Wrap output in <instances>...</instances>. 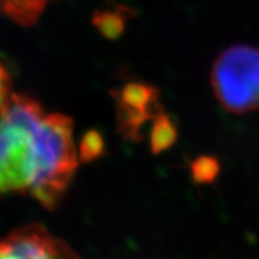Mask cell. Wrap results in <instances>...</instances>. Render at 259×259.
Instances as JSON below:
<instances>
[{
    "instance_id": "obj_1",
    "label": "cell",
    "mask_w": 259,
    "mask_h": 259,
    "mask_svg": "<svg viewBox=\"0 0 259 259\" xmlns=\"http://www.w3.org/2000/svg\"><path fill=\"white\" fill-rule=\"evenodd\" d=\"M73 120L12 94L0 113V194H28L57 208L78 168Z\"/></svg>"
},
{
    "instance_id": "obj_2",
    "label": "cell",
    "mask_w": 259,
    "mask_h": 259,
    "mask_svg": "<svg viewBox=\"0 0 259 259\" xmlns=\"http://www.w3.org/2000/svg\"><path fill=\"white\" fill-rule=\"evenodd\" d=\"M210 85L215 99L230 114L259 109V48L234 45L220 53L211 66Z\"/></svg>"
},
{
    "instance_id": "obj_3",
    "label": "cell",
    "mask_w": 259,
    "mask_h": 259,
    "mask_svg": "<svg viewBox=\"0 0 259 259\" xmlns=\"http://www.w3.org/2000/svg\"><path fill=\"white\" fill-rule=\"evenodd\" d=\"M0 259H82L74 250L38 224L15 229L0 239Z\"/></svg>"
},
{
    "instance_id": "obj_4",
    "label": "cell",
    "mask_w": 259,
    "mask_h": 259,
    "mask_svg": "<svg viewBox=\"0 0 259 259\" xmlns=\"http://www.w3.org/2000/svg\"><path fill=\"white\" fill-rule=\"evenodd\" d=\"M53 0H0V11L17 24L29 27L40 19Z\"/></svg>"
},
{
    "instance_id": "obj_5",
    "label": "cell",
    "mask_w": 259,
    "mask_h": 259,
    "mask_svg": "<svg viewBox=\"0 0 259 259\" xmlns=\"http://www.w3.org/2000/svg\"><path fill=\"white\" fill-rule=\"evenodd\" d=\"M102 139H101L98 134H89V135H86V138L81 144V156L86 161L92 160L93 157L98 156L101 150H102Z\"/></svg>"
},
{
    "instance_id": "obj_6",
    "label": "cell",
    "mask_w": 259,
    "mask_h": 259,
    "mask_svg": "<svg viewBox=\"0 0 259 259\" xmlns=\"http://www.w3.org/2000/svg\"><path fill=\"white\" fill-rule=\"evenodd\" d=\"M11 75L8 73L7 68L4 66L3 62L0 61V113L3 111L7 102L11 98Z\"/></svg>"
}]
</instances>
